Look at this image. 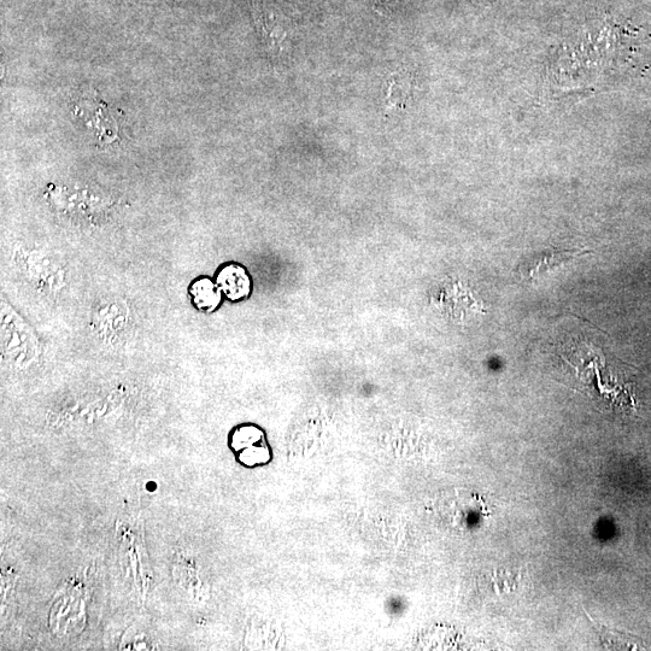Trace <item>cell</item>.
Returning <instances> with one entry per match:
<instances>
[{
  "instance_id": "277c9868",
  "label": "cell",
  "mask_w": 651,
  "mask_h": 651,
  "mask_svg": "<svg viewBox=\"0 0 651 651\" xmlns=\"http://www.w3.org/2000/svg\"><path fill=\"white\" fill-rule=\"evenodd\" d=\"M189 293L193 306L199 312L211 314L220 308L224 295L215 279L199 277L192 281Z\"/></svg>"
},
{
  "instance_id": "3957f363",
  "label": "cell",
  "mask_w": 651,
  "mask_h": 651,
  "mask_svg": "<svg viewBox=\"0 0 651 651\" xmlns=\"http://www.w3.org/2000/svg\"><path fill=\"white\" fill-rule=\"evenodd\" d=\"M214 279L222 295L232 303L242 302L251 295V275L240 263H225L217 269Z\"/></svg>"
},
{
  "instance_id": "7a4b0ae2",
  "label": "cell",
  "mask_w": 651,
  "mask_h": 651,
  "mask_svg": "<svg viewBox=\"0 0 651 651\" xmlns=\"http://www.w3.org/2000/svg\"><path fill=\"white\" fill-rule=\"evenodd\" d=\"M589 252L588 249H550L537 252V254L525 258L516 269V273H518L521 280L532 283V281L544 277V275L555 271V269L567 265L574 258L588 255Z\"/></svg>"
},
{
  "instance_id": "6da1fadb",
  "label": "cell",
  "mask_w": 651,
  "mask_h": 651,
  "mask_svg": "<svg viewBox=\"0 0 651 651\" xmlns=\"http://www.w3.org/2000/svg\"><path fill=\"white\" fill-rule=\"evenodd\" d=\"M252 17H254L258 35L269 57L278 60L286 51L289 41V28L286 20L277 10L269 7L260 0L252 2Z\"/></svg>"
},
{
  "instance_id": "5b68a950",
  "label": "cell",
  "mask_w": 651,
  "mask_h": 651,
  "mask_svg": "<svg viewBox=\"0 0 651 651\" xmlns=\"http://www.w3.org/2000/svg\"><path fill=\"white\" fill-rule=\"evenodd\" d=\"M410 96H412V85H410L407 75L400 72L391 75V78L387 81V90L384 99L385 109H403L409 102Z\"/></svg>"
}]
</instances>
